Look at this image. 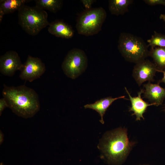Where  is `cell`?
<instances>
[{
  "label": "cell",
  "mask_w": 165,
  "mask_h": 165,
  "mask_svg": "<svg viewBox=\"0 0 165 165\" xmlns=\"http://www.w3.org/2000/svg\"><path fill=\"white\" fill-rule=\"evenodd\" d=\"M148 47L141 38L125 32L120 35L118 48L123 57L128 61L136 64L145 59L149 55Z\"/></svg>",
  "instance_id": "cell-4"
},
{
  "label": "cell",
  "mask_w": 165,
  "mask_h": 165,
  "mask_svg": "<svg viewBox=\"0 0 165 165\" xmlns=\"http://www.w3.org/2000/svg\"><path fill=\"white\" fill-rule=\"evenodd\" d=\"M132 0H110L108 9L111 14L118 16L124 14L128 10V6L131 4Z\"/></svg>",
  "instance_id": "cell-14"
},
{
  "label": "cell",
  "mask_w": 165,
  "mask_h": 165,
  "mask_svg": "<svg viewBox=\"0 0 165 165\" xmlns=\"http://www.w3.org/2000/svg\"><path fill=\"white\" fill-rule=\"evenodd\" d=\"M125 97L124 96L116 98L109 97L98 100L93 104H87L84 107L85 108L92 109L98 112L101 117L100 121L102 124H104L103 116L108 108L115 100L119 99L124 98Z\"/></svg>",
  "instance_id": "cell-13"
},
{
  "label": "cell",
  "mask_w": 165,
  "mask_h": 165,
  "mask_svg": "<svg viewBox=\"0 0 165 165\" xmlns=\"http://www.w3.org/2000/svg\"><path fill=\"white\" fill-rule=\"evenodd\" d=\"M36 6L44 10L56 13L62 8L63 1L62 0H36Z\"/></svg>",
  "instance_id": "cell-17"
},
{
  "label": "cell",
  "mask_w": 165,
  "mask_h": 165,
  "mask_svg": "<svg viewBox=\"0 0 165 165\" xmlns=\"http://www.w3.org/2000/svg\"><path fill=\"white\" fill-rule=\"evenodd\" d=\"M8 107V103L6 99L3 97L0 99V115L1 116L4 109Z\"/></svg>",
  "instance_id": "cell-21"
},
{
  "label": "cell",
  "mask_w": 165,
  "mask_h": 165,
  "mask_svg": "<svg viewBox=\"0 0 165 165\" xmlns=\"http://www.w3.org/2000/svg\"><path fill=\"white\" fill-rule=\"evenodd\" d=\"M144 86L143 98L147 99L151 103L155 104V106L162 105L165 98V88L161 87L159 82L152 84L148 82Z\"/></svg>",
  "instance_id": "cell-10"
},
{
  "label": "cell",
  "mask_w": 165,
  "mask_h": 165,
  "mask_svg": "<svg viewBox=\"0 0 165 165\" xmlns=\"http://www.w3.org/2000/svg\"><path fill=\"white\" fill-rule=\"evenodd\" d=\"M2 94L8 107L19 116L30 118L40 110L38 94L34 89L24 85L8 86L4 85Z\"/></svg>",
  "instance_id": "cell-1"
},
{
  "label": "cell",
  "mask_w": 165,
  "mask_h": 165,
  "mask_svg": "<svg viewBox=\"0 0 165 165\" xmlns=\"http://www.w3.org/2000/svg\"><path fill=\"white\" fill-rule=\"evenodd\" d=\"M163 110H164V111L165 112V106L164 107V108L163 109Z\"/></svg>",
  "instance_id": "cell-27"
},
{
  "label": "cell",
  "mask_w": 165,
  "mask_h": 165,
  "mask_svg": "<svg viewBox=\"0 0 165 165\" xmlns=\"http://www.w3.org/2000/svg\"><path fill=\"white\" fill-rule=\"evenodd\" d=\"M46 70L45 64L39 58L29 55L20 71V77L31 82L39 78Z\"/></svg>",
  "instance_id": "cell-7"
},
{
  "label": "cell",
  "mask_w": 165,
  "mask_h": 165,
  "mask_svg": "<svg viewBox=\"0 0 165 165\" xmlns=\"http://www.w3.org/2000/svg\"><path fill=\"white\" fill-rule=\"evenodd\" d=\"M125 89L131 103V106L130 108L129 111L133 112L132 115H135L136 120H140L141 118L144 119L143 114L145 112L148 107L151 105H155V104H149L143 100L141 98V95L143 93V89H141L138 92L137 96L133 97L130 95L126 87Z\"/></svg>",
  "instance_id": "cell-11"
},
{
  "label": "cell",
  "mask_w": 165,
  "mask_h": 165,
  "mask_svg": "<svg viewBox=\"0 0 165 165\" xmlns=\"http://www.w3.org/2000/svg\"><path fill=\"white\" fill-rule=\"evenodd\" d=\"M106 17V12L102 7L85 10L78 18L76 25L77 31L86 36L96 34L101 30Z\"/></svg>",
  "instance_id": "cell-5"
},
{
  "label": "cell",
  "mask_w": 165,
  "mask_h": 165,
  "mask_svg": "<svg viewBox=\"0 0 165 165\" xmlns=\"http://www.w3.org/2000/svg\"><path fill=\"white\" fill-rule=\"evenodd\" d=\"M148 46L151 48L156 47H165V35L154 31L151 38L147 41Z\"/></svg>",
  "instance_id": "cell-18"
},
{
  "label": "cell",
  "mask_w": 165,
  "mask_h": 165,
  "mask_svg": "<svg viewBox=\"0 0 165 165\" xmlns=\"http://www.w3.org/2000/svg\"><path fill=\"white\" fill-rule=\"evenodd\" d=\"M87 65V58L82 50L74 48L68 53L62 64L64 73L68 77L75 78L83 72Z\"/></svg>",
  "instance_id": "cell-6"
},
{
  "label": "cell",
  "mask_w": 165,
  "mask_h": 165,
  "mask_svg": "<svg viewBox=\"0 0 165 165\" xmlns=\"http://www.w3.org/2000/svg\"><path fill=\"white\" fill-rule=\"evenodd\" d=\"M0 165H4V164L2 163H1Z\"/></svg>",
  "instance_id": "cell-28"
},
{
  "label": "cell",
  "mask_w": 165,
  "mask_h": 165,
  "mask_svg": "<svg viewBox=\"0 0 165 165\" xmlns=\"http://www.w3.org/2000/svg\"><path fill=\"white\" fill-rule=\"evenodd\" d=\"M149 165L148 164H141V165Z\"/></svg>",
  "instance_id": "cell-26"
},
{
  "label": "cell",
  "mask_w": 165,
  "mask_h": 165,
  "mask_svg": "<svg viewBox=\"0 0 165 165\" xmlns=\"http://www.w3.org/2000/svg\"><path fill=\"white\" fill-rule=\"evenodd\" d=\"M4 139V135L2 132H0V144H1L3 142Z\"/></svg>",
  "instance_id": "cell-23"
},
{
  "label": "cell",
  "mask_w": 165,
  "mask_h": 165,
  "mask_svg": "<svg viewBox=\"0 0 165 165\" xmlns=\"http://www.w3.org/2000/svg\"><path fill=\"white\" fill-rule=\"evenodd\" d=\"M5 15L4 13L1 10H0V23L2 22L4 15Z\"/></svg>",
  "instance_id": "cell-24"
},
{
  "label": "cell",
  "mask_w": 165,
  "mask_h": 165,
  "mask_svg": "<svg viewBox=\"0 0 165 165\" xmlns=\"http://www.w3.org/2000/svg\"><path fill=\"white\" fill-rule=\"evenodd\" d=\"M157 69L154 63L144 59L137 63L132 72V76L139 86L148 81H154L153 78Z\"/></svg>",
  "instance_id": "cell-8"
},
{
  "label": "cell",
  "mask_w": 165,
  "mask_h": 165,
  "mask_svg": "<svg viewBox=\"0 0 165 165\" xmlns=\"http://www.w3.org/2000/svg\"><path fill=\"white\" fill-rule=\"evenodd\" d=\"M47 13L36 6L24 5L18 11V24L27 33L35 36L49 26Z\"/></svg>",
  "instance_id": "cell-3"
},
{
  "label": "cell",
  "mask_w": 165,
  "mask_h": 165,
  "mask_svg": "<svg viewBox=\"0 0 165 165\" xmlns=\"http://www.w3.org/2000/svg\"><path fill=\"white\" fill-rule=\"evenodd\" d=\"M28 0H1L0 10L5 14L18 11L28 2Z\"/></svg>",
  "instance_id": "cell-15"
},
{
  "label": "cell",
  "mask_w": 165,
  "mask_h": 165,
  "mask_svg": "<svg viewBox=\"0 0 165 165\" xmlns=\"http://www.w3.org/2000/svg\"><path fill=\"white\" fill-rule=\"evenodd\" d=\"M160 19L163 20L165 23V14H161L160 16Z\"/></svg>",
  "instance_id": "cell-25"
},
{
  "label": "cell",
  "mask_w": 165,
  "mask_h": 165,
  "mask_svg": "<svg viewBox=\"0 0 165 165\" xmlns=\"http://www.w3.org/2000/svg\"><path fill=\"white\" fill-rule=\"evenodd\" d=\"M144 2L150 6L162 5L165 6V0H144Z\"/></svg>",
  "instance_id": "cell-19"
},
{
  "label": "cell",
  "mask_w": 165,
  "mask_h": 165,
  "mask_svg": "<svg viewBox=\"0 0 165 165\" xmlns=\"http://www.w3.org/2000/svg\"><path fill=\"white\" fill-rule=\"evenodd\" d=\"M48 32L54 36L62 38L69 39L74 35V31L71 26L61 20L50 23Z\"/></svg>",
  "instance_id": "cell-12"
},
{
  "label": "cell",
  "mask_w": 165,
  "mask_h": 165,
  "mask_svg": "<svg viewBox=\"0 0 165 165\" xmlns=\"http://www.w3.org/2000/svg\"><path fill=\"white\" fill-rule=\"evenodd\" d=\"M157 72H161L163 73V78L158 82L159 83L161 82L163 83L165 85V70L163 71L157 70Z\"/></svg>",
  "instance_id": "cell-22"
},
{
  "label": "cell",
  "mask_w": 165,
  "mask_h": 165,
  "mask_svg": "<svg viewBox=\"0 0 165 165\" xmlns=\"http://www.w3.org/2000/svg\"><path fill=\"white\" fill-rule=\"evenodd\" d=\"M23 66L24 64L15 51H8L0 57V72L4 75L12 76L16 71H21Z\"/></svg>",
  "instance_id": "cell-9"
},
{
  "label": "cell",
  "mask_w": 165,
  "mask_h": 165,
  "mask_svg": "<svg viewBox=\"0 0 165 165\" xmlns=\"http://www.w3.org/2000/svg\"><path fill=\"white\" fill-rule=\"evenodd\" d=\"M149 56L153 59L157 70H165V47H156L151 48Z\"/></svg>",
  "instance_id": "cell-16"
},
{
  "label": "cell",
  "mask_w": 165,
  "mask_h": 165,
  "mask_svg": "<svg viewBox=\"0 0 165 165\" xmlns=\"http://www.w3.org/2000/svg\"><path fill=\"white\" fill-rule=\"evenodd\" d=\"M80 2L82 3L86 10L92 8V5L96 1V0H81Z\"/></svg>",
  "instance_id": "cell-20"
},
{
  "label": "cell",
  "mask_w": 165,
  "mask_h": 165,
  "mask_svg": "<svg viewBox=\"0 0 165 165\" xmlns=\"http://www.w3.org/2000/svg\"><path fill=\"white\" fill-rule=\"evenodd\" d=\"M127 135V129L121 128L105 135L100 147L109 163L120 165L126 160L134 144L129 141Z\"/></svg>",
  "instance_id": "cell-2"
}]
</instances>
